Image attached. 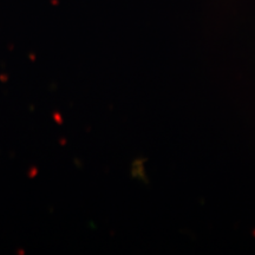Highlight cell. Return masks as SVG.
Returning <instances> with one entry per match:
<instances>
[]
</instances>
